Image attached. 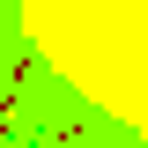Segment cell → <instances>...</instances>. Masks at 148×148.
Here are the masks:
<instances>
[{
	"label": "cell",
	"instance_id": "cell-1",
	"mask_svg": "<svg viewBox=\"0 0 148 148\" xmlns=\"http://www.w3.org/2000/svg\"><path fill=\"white\" fill-rule=\"evenodd\" d=\"M37 59L96 111L148 133V0H15Z\"/></svg>",
	"mask_w": 148,
	"mask_h": 148
}]
</instances>
